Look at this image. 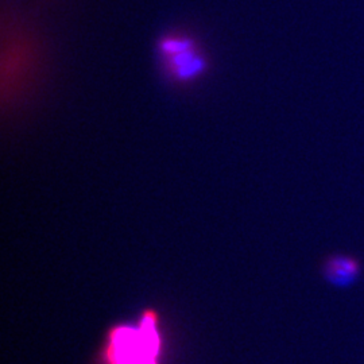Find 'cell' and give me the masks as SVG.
Listing matches in <instances>:
<instances>
[{"mask_svg":"<svg viewBox=\"0 0 364 364\" xmlns=\"http://www.w3.org/2000/svg\"><path fill=\"white\" fill-rule=\"evenodd\" d=\"M161 53L170 75L181 82L193 80L205 69V61L196 50L195 42L186 37L171 36L164 39Z\"/></svg>","mask_w":364,"mask_h":364,"instance_id":"obj_2","label":"cell"},{"mask_svg":"<svg viewBox=\"0 0 364 364\" xmlns=\"http://www.w3.org/2000/svg\"><path fill=\"white\" fill-rule=\"evenodd\" d=\"M358 263L350 258L336 257L328 260L326 263V277L333 284L346 285L356 278L358 274Z\"/></svg>","mask_w":364,"mask_h":364,"instance_id":"obj_3","label":"cell"},{"mask_svg":"<svg viewBox=\"0 0 364 364\" xmlns=\"http://www.w3.org/2000/svg\"><path fill=\"white\" fill-rule=\"evenodd\" d=\"M168 347L164 314L146 306L107 328L95 364H165Z\"/></svg>","mask_w":364,"mask_h":364,"instance_id":"obj_1","label":"cell"}]
</instances>
